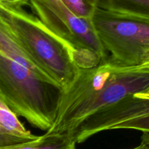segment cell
<instances>
[{"instance_id": "6da1fadb", "label": "cell", "mask_w": 149, "mask_h": 149, "mask_svg": "<svg viewBox=\"0 0 149 149\" xmlns=\"http://www.w3.org/2000/svg\"><path fill=\"white\" fill-rule=\"evenodd\" d=\"M149 91V65L118 67L102 62L79 68L73 82L63 90L54 124L47 132L71 134L84 120L125 97Z\"/></svg>"}, {"instance_id": "7a4b0ae2", "label": "cell", "mask_w": 149, "mask_h": 149, "mask_svg": "<svg viewBox=\"0 0 149 149\" xmlns=\"http://www.w3.org/2000/svg\"><path fill=\"white\" fill-rule=\"evenodd\" d=\"M0 18L30 59L63 90L73 82L79 68L68 44L22 7L0 3Z\"/></svg>"}, {"instance_id": "3957f363", "label": "cell", "mask_w": 149, "mask_h": 149, "mask_svg": "<svg viewBox=\"0 0 149 149\" xmlns=\"http://www.w3.org/2000/svg\"><path fill=\"white\" fill-rule=\"evenodd\" d=\"M63 90L0 52V100L17 116L48 131L54 124Z\"/></svg>"}, {"instance_id": "277c9868", "label": "cell", "mask_w": 149, "mask_h": 149, "mask_svg": "<svg viewBox=\"0 0 149 149\" xmlns=\"http://www.w3.org/2000/svg\"><path fill=\"white\" fill-rule=\"evenodd\" d=\"M92 23L106 55V62L125 68L149 65V24L98 7Z\"/></svg>"}, {"instance_id": "5b68a950", "label": "cell", "mask_w": 149, "mask_h": 149, "mask_svg": "<svg viewBox=\"0 0 149 149\" xmlns=\"http://www.w3.org/2000/svg\"><path fill=\"white\" fill-rule=\"evenodd\" d=\"M29 5L49 30L69 45L79 68H93L106 61L92 20L76 16L61 0H29Z\"/></svg>"}, {"instance_id": "8992f818", "label": "cell", "mask_w": 149, "mask_h": 149, "mask_svg": "<svg viewBox=\"0 0 149 149\" xmlns=\"http://www.w3.org/2000/svg\"><path fill=\"white\" fill-rule=\"evenodd\" d=\"M97 7L117 15L149 24V0H97Z\"/></svg>"}, {"instance_id": "52a82bcc", "label": "cell", "mask_w": 149, "mask_h": 149, "mask_svg": "<svg viewBox=\"0 0 149 149\" xmlns=\"http://www.w3.org/2000/svg\"><path fill=\"white\" fill-rule=\"evenodd\" d=\"M77 144L69 134L46 132L34 141L0 149H77Z\"/></svg>"}, {"instance_id": "ba28073f", "label": "cell", "mask_w": 149, "mask_h": 149, "mask_svg": "<svg viewBox=\"0 0 149 149\" xmlns=\"http://www.w3.org/2000/svg\"><path fill=\"white\" fill-rule=\"evenodd\" d=\"M0 128L7 133L25 138L29 141L37 139V135H34L28 130L16 116L1 100H0Z\"/></svg>"}, {"instance_id": "9c48e42d", "label": "cell", "mask_w": 149, "mask_h": 149, "mask_svg": "<svg viewBox=\"0 0 149 149\" xmlns=\"http://www.w3.org/2000/svg\"><path fill=\"white\" fill-rule=\"evenodd\" d=\"M63 4L76 16L92 20L97 8V0H61Z\"/></svg>"}, {"instance_id": "30bf717a", "label": "cell", "mask_w": 149, "mask_h": 149, "mask_svg": "<svg viewBox=\"0 0 149 149\" xmlns=\"http://www.w3.org/2000/svg\"><path fill=\"white\" fill-rule=\"evenodd\" d=\"M30 141H32L13 136L0 128V148L13 146L19 145L24 143L30 142Z\"/></svg>"}, {"instance_id": "8fae6325", "label": "cell", "mask_w": 149, "mask_h": 149, "mask_svg": "<svg viewBox=\"0 0 149 149\" xmlns=\"http://www.w3.org/2000/svg\"><path fill=\"white\" fill-rule=\"evenodd\" d=\"M121 130H134L142 132L149 131V116L136 119L124 125Z\"/></svg>"}, {"instance_id": "7c38bea8", "label": "cell", "mask_w": 149, "mask_h": 149, "mask_svg": "<svg viewBox=\"0 0 149 149\" xmlns=\"http://www.w3.org/2000/svg\"><path fill=\"white\" fill-rule=\"evenodd\" d=\"M0 3L15 7H22L23 5H29V0H0Z\"/></svg>"}, {"instance_id": "4fadbf2b", "label": "cell", "mask_w": 149, "mask_h": 149, "mask_svg": "<svg viewBox=\"0 0 149 149\" xmlns=\"http://www.w3.org/2000/svg\"><path fill=\"white\" fill-rule=\"evenodd\" d=\"M141 143L149 146V131L143 132L141 135Z\"/></svg>"}, {"instance_id": "5bb4252c", "label": "cell", "mask_w": 149, "mask_h": 149, "mask_svg": "<svg viewBox=\"0 0 149 149\" xmlns=\"http://www.w3.org/2000/svg\"><path fill=\"white\" fill-rule=\"evenodd\" d=\"M130 149H149V146H148L145 145V144H143V143H141L140 144L139 146H138L134 147V148H130Z\"/></svg>"}]
</instances>
